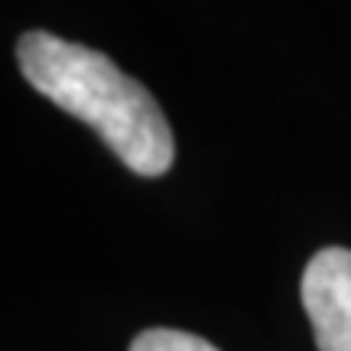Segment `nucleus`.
Instances as JSON below:
<instances>
[{
  "mask_svg": "<svg viewBox=\"0 0 351 351\" xmlns=\"http://www.w3.org/2000/svg\"><path fill=\"white\" fill-rule=\"evenodd\" d=\"M302 306L319 351H351V251L326 247L306 263Z\"/></svg>",
  "mask_w": 351,
  "mask_h": 351,
  "instance_id": "f03ea898",
  "label": "nucleus"
},
{
  "mask_svg": "<svg viewBox=\"0 0 351 351\" xmlns=\"http://www.w3.org/2000/svg\"><path fill=\"white\" fill-rule=\"evenodd\" d=\"M130 351H218L212 341L199 339V335H189L179 328H147L140 332Z\"/></svg>",
  "mask_w": 351,
  "mask_h": 351,
  "instance_id": "7ed1b4c3",
  "label": "nucleus"
},
{
  "mask_svg": "<svg viewBox=\"0 0 351 351\" xmlns=\"http://www.w3.org/2000/svg\"><path fill=\"white\" fill-rule=\"evenodd\" d=\"M16 59L26 82L65 114L85 121L130 173H169L176 143L163 108L104 52L33 29L20 36Z\"/></svg>",
  "mask_w": 351,
  "mask_h": 351,
  "instance_id": "f257e3e1",
  "label": "nucleus"
}]
</instances>
